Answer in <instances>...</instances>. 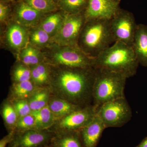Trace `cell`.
Returning <instances> with one entry per match:
<instances>
[{
	"instance_id": "6da1fadb",
	"label": "cell",
	"mask_w": 147,
	"mask_h": 147,
	"mask_svg": "<svg viewBox=\"0 0 147 147\" xmlns=\"http://www.w3.org/2000/svg\"><path fill=\"white\" fill-rule=\"evenodd\" d=\"M51 66V94L85 107L92 105L95 67Z\"/></svg>"
},
{
	"instance_id": "7a4b0ae2",
	"label": "cell",
	"mask_w": 147,
	"mask_h": 147,
	"mask_svg": "<svg viewBox=\"0 0 147 147\" xmlns=\"http://www.w3.org/2000/svg\"><path fill=\"white\" fill-rule=\"evenodd\" d=\"M94 67L122 74L127 79L137 73L139 65L132 47L116 42L94 58Z\"/></svg>"
},
{
	"instance_id": "3957f363",
	"label": "cell",
	"mask_w": 147,
	"mask_h": 147,
	"mask_svg": "<svg viewBox=\"0 0 147 147\" xmlns=\"http://www.w3.org/2000/svg\"><path fill=\"white\" fill-rule=\"evenodd\" d=\"M114 42L110 20L94 19L86 21L79 37V48L95 58Z\"/></svg>"
},
{
	"instance_id": "277c9868",
	"label": "cell",
	"mask_w": 147,
	"mask_h": 147,
	"mask_svg": "<svg viewBox=\"0 0 147 147\" xmlns=\"http://www.w3.org/2000/svg\"><path fill=\"white\" fill-rule=\"evenodd\" d=\"M96 68L92 90V105L98 108L106 102L125 97L124 90L127 78L122 74Z\"/></svg>"
},
{
	"instance_id": "5b68a950",
	"label": "cell",
	"mask_w": 147,
	"mask_h": 147,
	"mask_svg": "<svg viewBox=\"0 0 147 147\" xmlns=\"http://www.w3.org/2000/svg\"><path fill=\"white\" fill-rule=\"evenodd\" d=\"M97 113L106 128L121 127L132 117L131 108L125 97L102 104L98 108Z\"/></svg>"
},
{
	"instance_id": "8992f818",
	"label": "cell",
	"mask_w": 147,
	"mask_h": 147,
	"mask_svg": "<svg viewBox=\"0 0 147 147\" xmlns=\"http://www.w3.org/2000/svg\"><path fill=\"white\" fill-rule=\"evenodd\" d=\"M97 108L92 105L83 107L56 121L49 130L55 134L79 131L94 117Z\"/></svg>"
},
{
	"instance_id": "52a82bcc",
	"label": "cell",
	"mask_w": 147,
	"mask_h": 147,
	"mask_svg": "<svg viewBox=\"0 0 147 147\" xmlns=\"http://www.w3.org/2000/svg\"><path fill=\"white\" fill-rule=\"evenodd\" d=\"M85 23L84 13L67 14L53 40L62 46L79 47V37Z\"/></svg>"
},
{
	"instance_id": "ba28073f",
	"label": "cell",
	"mask_w": 147,
	"mask_h": 147,
	"mask_svg": "<svg viewBox=\"0 0 147 147\" xmlns=\"http://www.w3.org/2000/svg\"><path fill=\"white\" fill-rule=\"evenodd\" d=\"M114 42H121L131 46L138 24L133 13L120 8L110 20Z\"/></svg>"
},
{
	"instance_id": "9c48e42d",
	"label": "cell",
	"mask_w": 147,
	"mask_h": 147,
	"mask_svg": "<svg viewBox=\"0 0 147 147\" xmlns=\"http://www.w3.org/2000/svg\"><path fill=\"white\" fill-rule=\"evenodd\" d=\"M53 66L75 68L94 67V58L87 55L79 47L65 46L56 51L51 60L46 63Z\"/></svg>"
},
{
	"instance_id": "30bf717a",
	"label": "cell",
	"mask_w": 147,
	"mask_h": 147,
	"mask_svg": "<svg viewBox=\"0 0 147 147\" xmlns=\"http://www.w3.org/2000/svg\"><path fill=\"white\" fill-rule=\"evenodd\" d=\"M115 0H88L84 13L86 21L94 19L110 20L120 7Z\"/></svg>"
},
{
	"instance_id": "8fae6325",
	"label": "cell",
	"mask_w": 147,
	"mask_h": 147,
	"mask_svg": "<svg viewBox=\"0 0 147 147\" xmlns=\"http://www.w3.org/2000/svg\"><path fill=\"white\" fill-rule=\"evenodd\" d=\"M55 135L49 129H31L15 133L11 143L16 147H46Z\"/></svg>"
},
{
	"instance_id": "7c38bea8",
	"label": "cell",
	"mask_w": 147,
	"mask_h": 147,
	"mask_svg": "<svg viewBox=\"0 0 147 147\" xmlns=\"http://www.w3.org/2000/svg\"><path fill=\"white\" fill-rule=\"evenodd\" d=\"M105 128L97 113L80 131L84 147H96Z\"/></svg>"
},
{
	"instance_id": "4fadbf2b",
	"label": "cell",
	"mask_w": 147,
	"mask_h": 147,
	"mask_svg": "<svg viewBox=\"0 0 147 147\" xmlns=\"http://www.w3.org/2000/svg\"><path fill=\"white\" fill-rule=\"evenodd\" d=\"M139 64L147 67V26L138 24L131 45Z\"/></svg>"
},
{
	"instance_id": "5bb4252c",
	"label": "cell",
	"mask_w": 147,
	"mask_h": 147,
	"mask_svg": "<svg viewBox=\"0 0 147 147\" xmlns=\"http://www.w3.org/2000/svg\"><path fill=\"white\" fill-rule=\"evenodd\" d=\"M48 106L55 116L56 121L83 108L52 94L48 102Z\"/></svg>"
},
{
	"instance_id": "9a60e30c",
	"label": "cell",
	"mask_w": 147,
	"mask_h": 147,
	"mask_svg": "<svg viewBox=\"0 0 147 147\" xmlns=\"http://www.w3.org/2000/svg\"><path fill=\"white\" fill-rule=\"evenodd\" d=\"M46 147H84L79 131L55 134Z\"/></svg>"
},
{
	"instance_id": "2e32d148",
	"label": "cell",
	"mask_w": 147,
	"mask_h": 147,
	"mask_svg": "<svg viewBox=\"0 0 147 147\" xmlns=\"http://www.w3.org/2000/svg\"><path fill=\"white\" fill-rule=\"evenodd\" d=\"M31 80L36 88H49L51 81V66L42 62L30 67Z\"/></svg>"
},
{
	"instance_id": "e0dca14e",
	"label": "cell",
	"mask_w": 147,
	"mask_h": 147,
	"mask_svg": "<svg viewBox=\"0 0 147 147\" xmlns=\"http://www.w3.org/2000/svg\"><path fill=\"white\" fill-rule=\"evenodd\" d=\"M37 88L31 80L12 83L7 98L10 100H28Z\"/></svg>"
},
{
	"instance_id": "ac0fdd59",
	"label": "cell",
	"mask_w": 147,
	"mask_h": 147,
	"mask_svg": "<svg viewBox=\"0 0 147 147\" xmlns=\"http://www.w3.org/2000/svg\"><path fill=\"white\" fill-rule=\"evenodd\" d=\"M42 13L26 3L20 4L16 11L18 22L24 26L36 25L40 19Z\"/></svg>"
},
{
	"instance_id": "d6986e66",
	"label": "cell",
	"mask_w": 147,
	"mask_h": 147,
	"mask_svg": "<svg viewBox=\"0 0 147 147\" xmlns=\"http://www.w3.org/2000/svg\"><path fill=\"white\" fill-rule=\"evenodd\" d=\"M7 36L9 44L14 49H21L26 43L27 32L21 25L17 24L11 25L7 30Z\"/></svg>"
},
{
	"instance_id": "ffe728a7",
	"label": "cell",
	"mask_w": 147,
	"mask_h": 147,
	"mask_svg": "<svg viewBox=\"0 0 147 147\" xmlns=\"http://www.w3.org/2000/svg\"><path fill=\"white\" fill-rule=\"evenodd\" d=\"M51 95L50 88H37L27 100L32 112L41 110L47 106Z\"/></svg>"
},
{
	"instance_id": "44dd1931",
	"label": "cell",
	"mask_w": 147,
	"mask_h": 147,
	"mask_svg": "<svg viewBox=\"0 0 147 147\" xmlns=\"http://www.w3.org/2000/svg\"><path fill=\"white\" fill-rule=\"evenodd\" d=\"M1 114L8 132L13 131L19 118L12 102L8 98H6L3 101Z\"/></svg>"
},
{
	"instance_id": "7402d4cb",
	"label": "cell",
	"mask_w": 147,
	"mask_h": 147,
	"mask_svg": "<svg viewBox=\"0 0 147 147\" xmlns=\"http://www.w3.org/2000/svg\"><path fill=\"white\" fill-rule=\"evenodd\" d=\"M31 114L34 117L36 129L38 130L49 129L56 121L48 105L41 110L32 112Z\"/></svg>"
},
{
	"instance_id": "603a6c76",
	"label": "cell",
	"mask_w": 147,
	"mask_h": 147,
	"mask_svg": "<svg viewBox=\"0 0 147 147\" xmlns=\"http://www.w3.org/2000/svg\"><path fill=\"white\" fill-rule=\"evenodd\" d=\"M20 59L21 63L30 67L43 62L38 50L30 45L27 46L23 50Z\"/></svg>"
},
{
	"instance_id": "cb8c5ba5",
	"label": "cell",
	"mask_w": 147,
	"mask_h": 147,
	"mask_svg": "<svg viewBox=\"0 0 147 147\" xmlns=\"http://www.w3.org/2000/svg\"><path fill=\"white\" fill-rule=\"evenodd\" d=\"M63 19L59 13L52 14L42 21L39 28L46 32L50 36L55 35L60 28Z\"/></svg>"
},
{
	"instance_id": "d4e9b609",
	"label": "cell",
	"mask_w": 147,
	"mask_h": 147,
	"mask_svg": "<svg viewBox=\"0 0 147 147\" xmlns=\"http://www.w3.org/2000/svg\"><path fill=\"white\" fill-rule=\"evenodd\" d=\"M88 0H60V5L67 14L84 13Z\"/></svg>"
},
{
	"instance_id": "484cf974",
	"label": "cell",
	"mask_w": 147,
	"mask_h": 147,
	"mask_svg": "<svg viewBox=\"0 0 147 147\" xmlns=\"http://www.w3.org/2000/svg\"><path fill=\"white\" fill-rule=\"evenodd\" d=\"M30 68L24 64H18L11 71V79L13 83H19L31 80Z\"/></svg>"
},
{
	"instance_id": "4316f807",
	"label": "cell",
	"mask_w": 147,
	"mask_h": 147,
	"mask_svg": "<svg viewBox=\"0 0 147 147\" xmlns=\"http://www.w3.org/2000/svg\"><path fill=\"white\" fill-rule=\"evenodd\" d=\"M26 3L42 13L54 11L57 9L53 0H26Z\"/></svg>"
},
{
	"instance_id": "83f0119b",
	"label": "cell",
	"mask_w": 147,
	"mask_h": 147,
	"mask_svg": "<svg viewBox=\"0 0 147 147\" xmlns=\"http://www.w3.org/2000/svg\"><path fill=\"white\" fill-rule=\"evenodd\" d=\"M36 129L35 120L31 113L18 119L13 131L15 133H21Z\"/></svg>"
},
{
	"instance_id": "f1b7e54d",
	"label": "cell",
	"mask_w": 147,
	"mask_h": 147,
	"mask_svg": "<svg viewBox=\"0 0 147 147\" xmlns=\"http://www.w3.org/2000/svg\"><path fill=\"white\" fill-rule=\"evenodd\" d=\"M50 35L40 28L32 33L31 41L33 44L37 46H43L47 44L50 40Z\"/></svg>"
},
{
	"instance_id": "f546056e",
	"label": "cell",
	"mask_w": 147,
	"mask_h": 147,
	"mask_svg": "<svg viewBox=\"0 0 147 147\" xmlns=\"http://www.w3.org/2000/svg\"><path fill=\"white\" fill-rule=\"evenodd\" d=\"M10 101L12 102V105L16 110L19 118L28 115L31 113V109L26 99H20Z\"/></svg>"
},
{
	"instance_id": "4dcf8cb0",
	"label": "cell",
	"mask_w": 147,
	"mask_h": 147,
	"mask_svg": "<svg viewBox=\"0 0 147 147\" xmlns=\"http://www.w3.org/2000/svg\"><path fill=\"white\" fill-rule=\"evenodd\" d=\"M15 133L14 131L8 132V134L3 137L0 141V147H6L7 145L11 143L15 137Z\"/></svg>"
},
{
	"instance_id": "1f68e13d",
	"label": "cell",
	"mask_w": 147,
	"mask_h": 147,
	"mask_svg": "<svg viewBox=\"0 0 147 147\" xmlns=\"http://www.w3.org/2000/svg\"><path fill=\"white\" fill-rule=\"evenodd\" d=\"M8 7L1 3L0 4V20L1 21L5 19L8 13Z\"/></svg>"
},
{
	"instance_id": "d6a6232c",
	"label": "cell",
	"mask_w": 147,
	"mask_h": 147,
	"mask_svg": "<svg viewBox=\"0 0 147 147\" xmlns=\"http://www.w3.org/2000/svg\"><path fill=\"white\" fill-rule=\"evenodd\" d=\"M136 147H147V137L143 140V141Z\"/></svg>"
},
{
	"instance_id": "836d02e7",
	"label": "cell",
	"mask_w": 147,
	"mask_h": 147,
	"mask_svg": "<svg viewBox=\"0 0 147 147\" xmlns=\"http://www.w3.org/2000/svg\"><path fill=\"white\" fill-rule=\"evenodd\" d=\"M8 147H16L15 146V145L14 144H12V143H11L10 144H9V146Z\"/></svg>"
},
{
	"instance_id": "e575fe53",
	"label": "cell",
	"mask_w": 147,
	"mask_h": 147,
	"mask_svg": "<svg viewBox=\"0 0 147 147\" xmlns=\"http://www.w3.org/2000/svg\"><path fill=\"white\" fill-rule=\"evenodd\" d=\"M115 1H117L119 2H120L121 0H115Z\"/></svg>"
}]
</instances>
